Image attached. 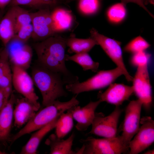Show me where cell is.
Wrapping results in <instances>:
<instances>
[{"label": "cell", "instance_id": "cell-22", "mask_svg": "<svg viewBox=\"0 0 154 154\" xmlns=\"http://www.w3.org/2000/svg\"><path fill=\"white\" fill-rule=\"evenodd\" d=\"M67 46L69 47L71 52L76 53L88 52L96 45H98L93 38H79L72 35L66 38Z\"/></svg>", "mask_w": 154, "mask_h": 154}, {"label": "cell", "instance_id": "cell-27", "mask_svg": "<svg viewBox=\"0 0 154 154\" xmlns=\"http://www.w3.org/2000/svg\"><path fill=\"white\" fill-rule=\"evenodd\" d=\"M150 46V44L143 38L139 36L129 42L124 48L127 52L135 53L144 51Z\"/></svg>", "mask_w": 154, "mask_h": 154}, {"label": "cell", "instance_id": "cell-10", "mask_svg": "<svg viewBox=\"0 0 154 154\" xmlns=\"http://www.w3.org/2000/svg\"><path fill=\"white\" fill-rule=\"evenodd\" d=\"M9 60L13 66L26 70L30 66L33 57L31 47L26 43L13 37L5 47Z\"/></svg>", "mask_w": 154, "mask_h": 154}, {"label": "cell", "instance_id": "cell-29", "mask_svg": "<svg viewBox=\"0 0 154 154\" xmlns=\"http://www.w3.org/2000/svg\"><path fill=\"white\" fill-rule=\"evenodd\" d=\"M151 55L144 51L134 54L132 57L131 62L132 64L136 67L147 65Z\"/></svg>", "mask_w": 154, "mask_h": 154}, {"label": "cell", "instance_id": "cell-20", "mask_svg": "<svg viewBox=\"0 0 154 154\" xmlns=\"http://www.w3.org/2000/svg\"><path fill=\"white\" fill-rule=\"evenodd\" d=\"M15 35V13L12 6L0 20V40L5 47Z\"/></svg>", "mask_w": 154, "mask_h": 154}, {"label": "cell", "instance_id": "cell-37", "mask_svg": "<svg viewBox=\"0 0 154 154\" xmlns=\"http://www.w3.org/2000/svg\"><path fill=\"white\" fill-rule=\"evenodd\" d=\"M11 0H0V9H2L10 3Z\"/></svg>", "mask_w": 154, "mask_h": 154}, {"label": "cell", "instance_id": "cell-18", "mask_svg": "<svg viewBox=\"0 0 154 154\" xmlns=\"http://www.w3.org/2000/svg\"><path fill=\"white\" fill-rule=\"evenodd\" d=\"M74 137V133L66 139L58 137L55 134H52L46 139L45 143L50 147L49 154H76V151L72 149Z\"/></svg>", "mask_w": 154, "mask_h": 154}, {"label": "cell", "instance_id": "cell-36", "mask_svg": "<svg viewBox=\"0 0 154 154\" xmlns=\"http://www.w3.org/2000/svg\"><path fill=\"white\" fill-rule=\"evenodd\" d=\"M42 6L47 5H54L58 2V0H38Z\"/></svg>", "mask_w": 154, "mask_h": 154}, {"label": "cell", "instance_id": "cell-38", "mask_svg": "<svg viewBox=\"0 0 154 154\" xmlns=\"http://www.w3.org/2000/svg\"><path fill=\"white\" fill-rule=\"evenodd\" d=\"M154 149L152 150H149L145 152L143 154H154Z\"/></svg>", "mask_w": 154, "mask_h": 154}, {"label": "cell", "instance_id": "cell-13", "mask_svg": "<svg viewBox=\"0 0 154 154\" xmlns=\"http://www.w3.org/2000/svg\"><path fill=\"white\" fill-rule=\"evenodd\" d=\"M12 72V85L15 90L33 102L39 103L38 97L35 92L32 78L26 70L13 66Z\"/></svg>", "mask_w": 154, "mask_h": 154}, {"label": "cell", "instance_id": "cell-42", "mask_svg": "<svg viewBox=\"0 0 154 154\" xmlns=\"http://www.w3.org/2000/svg\"><path fill=\"white\" fill-rule=\"evenodd\" d=\"M7 154V153L6 152L2 151L1 150H0V154Z\"/></svg>", "mask_w": 154, "mask_h": 154}, {"label": "cell", "instance_id": "cell-8", "mask_svg": "<svg viewBox=\"0 0 154 154\" xmlns=\"http://www.w3.org/2000/svg\"><path fill=\"white\" fill-rule=\"evenodd\" d=\"M142 104L138 99L131 101L126 106L121 135L124 144L129 147V143L140 127Z\"/></svg>", "mask_w": 154, "mask_h": 154}, {"label": "cell", "instance_id": "cell-5", "mask_svg": "<svg viewBox=\"0 0 154 154\" xmlns=\"http://www.w3.org/2000/svg\"><path fill=\"white\" fill-rule=\"evenodd\" d=\"M123 75L118 67L109 70H101L95 75L81 82L79 81L66 84V90L76 95L80 93L102 89L109 85L120 76Z\"/></svg>", "mask_w": 154, "mask_h": 154}, {"label": "cell", "instance_id": "cell-6", "mask_svg": "<svg viewBox=\"0 0 154 154\" xmlns=\"http://www.w3.org/2000/svg\"><path fill=\"white\" fill-rule=\"evenodd\" d=\"M91 37L94 39L103 50L122 70L127 80L132 81L133 77L127 71L123 62L120 42L99 33L95 29L90 31Z\"/></svg>", "mask_w": 154, "mask_h": 154}, {"label": "cell", "instance_id": "cell-24", "mask_svg": "<svg viewBox=\"0 0 154 154\" xmlns=\"http://www.w3.org/2000/svg\"><path fill=\"white\" fill-rule=\"evenodd\" d=\"M65 60H71L82 67L84 70H90L94 72L97 71L99 64L93 60L88 52L76 53L72 56L66 54Z\"/></svg>", "mask_w": 154, "mask_h": 154}, {"label": "cell", "instance_id": "cell-40", "mask_svg": "<svg viewBox=\"0 0 154 154\" xmlns=\"http://www.w3.org/2000/svg\"><path fill=\"white\" fill-rule=\"evenodd\" d=\"M3 12L1 10H0V20L3 17Z\"/></svg>", "mask_w": 154, "mask_h": 154}, {"label": "cell", "instance_id": "cell-12", "mask_svg": "<svg viewBox=\"0 0 154 154\" xmlns=\"http://www.w3.org/2000/svg\"><path fill=\"white\" fill-rule=\"evenodd\" d=\"M51 13L46 9L31 13L33 28L31 38L34 40L41 41L53 35L55 33Z\"/></svg>", "mask_w": 154, "mask_h": 154}, {"label": "cell", "instance_id": "cell-39", "mask_svg": "<svg viewBox=\"0 0 154 154\" xmlns=\"http://www.w3.org/2000/svg\"><path fill=\"white\" fill-rule=\"evenodd\" d=\"M145 5L147 4L149 2V0H143Z\"/></svg>", "mask_w": 154, "mask_h": 154}, {"label": "cell", "instance_id": "cell-19", "mask_svg": "<svg viewBox=\"0 0 154 154\" xmlns=\"http://www.w3.org/2000/svg\"><path fill=\"white\" fill-rule=\"evenodd\" d=\"M59 117L45 126L36 130L22 147L20 153L37 154V149L40 142L47 133L55 128Z\"/></svg>", "mask_w": 154, "mask_h": 154}, {"label": "cell", "instance_id": "cell-23", "mask_svg": "<svg viewBox=\"0 0 154 154\" xmlns=\"http://www.w3.org/2000/svg\"><path fill=\"white\" fill-rule=\"evenodd\" d=\"M74 106L67 110L66 113H62L59 117L55 128V134L60 138L64 137L73 127L72 113Z\"/></svg>", "mask_w": 154, "mask_h": 154}, {"label": "cell", "instance_id": "cell-15", "mask_svg": "<svg viewBox=\"0 0 154 154\" xmlns=\"http://www.w3.org/2000/svg\"><path fill=\"white\" fill-rule=\"evenodd\" d=\"M109 86L104 92H98V97L102 102H105L116 106H119L127 100L133 93L132 86L117 83H112Z\"/></svg>", "mask_w": 154, "mask_h": 154}, {"label": "cell", "instance_id": "cell-26", "mask_svg": "<svg viewBox=\"0 0 154 154\" xmlns=\"http://www.w3.org/2000/svg\"><path fill=\"white\" fill-rule=\"evenodd\" d=\"M125 6L121 2L115 4L111 6L107 13L109 20L115 23H118L123 20L126 13Z\"/></svg>", "mask_w": 154, "mask_h": 154}, {"label": "cell", "instance_id": "cell-1", "mask_svg": "<svg viewBox=\"0 0 154 154\" xmlns=\"http://www.w3.org/2000/svg\"><path fill=\"white\" fill-rule=\"evenodd\" d=\"M66 38L53 35L35 44L39 65L61 74L68 84L78 81V78L67 68L65 63Z\"/></svg>", "mask_w": 154, "mask_h": 154}, {"label": "cell", "instance_id": "cell-28", "mask_svg": "<svg viewBox=\"0 0 154 154\" xmlns=\"http://www.w3.org/2000/svg\"><path fill=\"white\" fill-rule=\"evenodd\" d=\"M100 0H79L78 7L84 14L91 15L96 12L100 6Z\"/></svg>", "mask_w": 154, "mask_h": 154}, {"label": "cell", "instance_id": "cell-21", "mask_svg": "<svg viewBox=\"0 0 154 154\" xmlns=\"http://www.w3.org/2000/svg\"><path fill=\"white\" fill-rule=\"evenodd\" d=\"M51 14L55 33L68 30L72 26L74 19L70 11L57 8L51 12Z\"/></svg>", "mask_w": 154, "mask_h": 154}, {"label": "cell", "instance_id": "cell-34", "mask_svg": "<svg viewBox=\"0 0 154 154\" xmlns=\"http://www.w3.org/2000/svg\"><path fill=\"white\" fill-rule=\"evenodd\" d=\"M12 93L0 88V110L6 104Z\"/></svg>", "mask_w": 154, "mask_h": 154}, {"label": "cell", "instance_id": "cell-4", "mask_svg": "<svg viewBox=\"0 0 154 154\" xmlns=\"http://www.w3.org/2000/svg\"><path fill=\"white\" fill-rule=\"evenodd\" d=\"M80 142L83 145L76 154H121L129 152V148L124 144L121 135L100 139L89 137L81 139Z\"/></svg>", "mask_w": 154, "mask_h": 154}, {"label": "cell", "instance_id": "cell-2", "mask_svg": "<svg viewBox=\"0 0 154 154\" xmlns=\"http://www.w3.org/2000/svg\"><path fill=\"white\" fill-rule=\"evenodd\" d=\"M31 77L34 85L41 94L43 107L60 97L68 96L64 85L68 83L61 74L39 65L33 69Z\"/></svg>", "mask_w": 154, "mask_h": 154}, {"label": "cell", "instance_id": "cell-32", "mask_svg": "<svg viewBox=\"0 0 154 154\" xmlns=\"http://www.w3.org/2000/svg\"><path fill=\"white\" fill-rule=\"evenodd\" d=\"M12 77L11 70L0 77V88L12 92Z\"/></svg>", "mask_w": 154, "mask_h": 154}, {"label": "cell", "instance_id": "cell-33", "mask_svg": "<svg viewBox=\"0 0 154 154\" xmlns=\"http://www.w3.org/2000/svg\"><path fill=\"white\" fill-rule=\"evenodd\" d=\"M10 3L12 6L20 5L35 7L42 6L38 0H11Z\"/></svg>", "mask_w": 154, "mask_h": 154}, {"label": "cell", "instance_id": "cell-41", "mask_svg": "<svg viewBox=\"0 0 154 154\" xmlns=\"http://www.w3.org/2000/svg\"><path fill=\"white\" fill-rule=\"evenodd\" d=\"M149 2H150V3L152 4H154V0H149Z\"/></svg>", "mask_w": 154, "mask_h": 154}, {"label": "cell", "instance_id": "cell-31", "mask_svg": "<svg viewBox=\"0 0 154 154\" xmlns=\"http://www.w3.org/2000/svg\"><path fill=\"white\" fill-rule=\"evenodd\" d=\"M11 70L8 53L5 47L0 52V77Z\"/></svg>", "mask_w": 154, "mask_h": 154}, {"label": "cell", "instance_id": "cell-25", "mask_svg": "<svg viewBox=\"0 0 154 154\" xmlns=\"http://www.w3.org/2000/svg\"><path fill=\"white\" fill-rule=\"evenodd\" d=\"M13 6L15 16V34L22 27L31 23V13L19 6Z\"/></svg>", "mask_w": 154, "mask_h": 154}, {"label": "cell", "instance_id": "cell-14", "mask_svg": "<svg viewBox=\"0 0 154 154\" xmlns=\"http://www.w3.org/2000/svg\"><path fill=\"white\" fill-rule=\"evenodd\" d=\"M15 104L13 112L14 124L17 128L26 124L40 107L39 102L34 103L25 97L16 99Z\"/></svg>", "mask_w": 154, "mask_h": 154}, {"label": "cell", "instance_id": "cell-3", "mask_svg": "<svg viewBox=\"0 0 154 154\" xmlns=\"http://www.w3.org/2000/svg\"><path fill=\"white\" fill-rule=\"evenodd\" d=\"M77 95L69 101L60 102L56 100L37 112L32 118L18 132L10 137L11 143L23 136L36 131L49 123L69 108L78 105Z\"/></svg>", "mask_w": 154, "mask_h": 154}, {"label": "cell", "instance_id": "cell-7", "mask_svg": "<svg viewBox=\"0 0 154 154\" xmlns=\"http://www.w3.org/2000/svg\"><path fill=\"white\" fill-rule=\"evenodd\" d=\"M122 110L116 106L109 115L105 116L102 113H95L89 134L104 138H112L117 136V126Z\"/></svg>", "mask_w": 154, "mask_h": 154}, {"label": "cell", "instance_id": "cell-30", "mask_svg": "<svg viewBox=\"0 0 154 154\" xmlns=\"http://www.w3.org/2000/svg\"><path fill=\"white\" fill-rule=\"evenodd\" d=\"M33 32V27L31 23L21 28L13 37L23 42L26 43L29 39L31 37Z\"/></svg>", "mask_w": 154, "mask_h": 154}, {"label": "cell", "instance_id": "cell-16", "mask_svg": "<svg viewBox=\"0 0 154 154\" xmlns=\"http://www.w3.org/2000/svg\"><path fill=\"white\" fill-rule=\"evenodd\" d=\"M102 102L100 100L95 102L91 101L83 107L78 105L74 106L72 116L77 122L75 127L78 130L85 131L92 125L96 110Z\"/></svg>", "mask_w": 154, "mask_h": 154}, {"label": "cell", "instance_id": "cell-11", "mask_svg": "<svg viewBox=\"0 0 154 154\" xmlns=\"http://www.w3.org/2000/svg\"><path fill=\"white\" fill-rule=\"evenodd\" d=\"M147 65L137 67L132 81L133 93L142 102V106L147 111L151 108L152 104L151 87Z\"/></svg>", "mask_w": 154, "mask_h": 154}, {"label": "cell", "instance_id": "cell-9", "mask_svg": "<svg viewBox=\"0 0 154 154\" xmlns=\"http://www.w3.org/2000/svg\"><path fill=\"white\" fill-rule=\"evenodd\" d=\"M141 126L129 143V154H138L149 147L154 141V121L150 116L140 119Z\"/></svg>", "mask_w": 154, "mask_h": 154}, {"label": "cell", "instance_id": "cell-17", "mask_svg": "<svg viewBox=\"0 0 154 154\" xmlns=\"http://www.w3.org/2000/svg\"><path fill=\"white\" fill-rule=\"evenodd\" d=\"M16 98L11 93L8 101L0 110V141H9L12 126L13 110Z\"/></svg>", "mask_w": 154, "mask_h": 154}, {"label": "cell", "instance_id": "cell-35", "mask_svg": "<svg viewBox=\"0 0 154 154\" xmlns=\"http://www.w3.org/2000/svg\"><path fill=\"white\" fill-rule=\"evenodd\" d=\"M121 2L125 6L129 3H133L136 4L145 10L153 18V15L149 11L145 6L143 0H121Z\"/></svg>", "mask_w": 154, "mask_h": 154}]
</instances>
